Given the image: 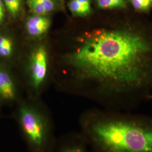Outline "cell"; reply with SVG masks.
I'll return each instance as SVG.
<instances>
[{
  "mask_svg": "<svg viewBox=\"0 0 152 152\" xmlns=\"http://www.w3.org/2000/svg\"><path fill=\"white\" fill-rule=\"evenodd\" d=\"M14 51L12 39L6 34H0V57L9 58Z\"/></svg>",
  "mask_w": 152,
  "mask_h": 152,
  "instance_id": "8",
  "label": "cell"
},
{
  "mask_svg": "<svg viewBox=\"0 0 152 152\" xmlns=\"http://www.w3.org/2000/svg\"><path fill=\"white\" fill-rule=\"evenodd\" d=\"M44 6L47 13L53 11L54 9L55 6L53 0H39Z\"/></svg>",
  "mask_w": 152,
  "mask_h": 152,
  "instance_id": "14",
  "label": "cell"
},
{
  "mask_svg": "<svg viewBox=\"0 0 152 152\" xmlns=\"http://www.w3.org/2000/svg\"><path fill=\"white\" fill-rule=\"evenodd\" d=\"M50 26L51 21L49 18L44 15H35L28 19L26 27L30 36L38 37L47 32Z\"/></svg>",
  "mask_w": 152,
  "mask_h": 152,
  "instance_id": "7",
  "label": "cell"
},
{
  "mask_svg": "<svg viewBox=\"0 0 152 152\" xmlns=\"http://www.w3.org/2000/svg\"><path fill=\"white\" fill-rule=\"evenodd\" d=\"M16 83L7 71L0 69V103L10 104L18 99Z\"/></svg>",
  "mask_w": 152,
  "mask_h": 152,
  "instance_id": "6",
  "label": "cell"
},
{
  "mask_svg": "<svg viewBox=\"0 0 152 152\" xmlns=\"http://www.w3.org/2000/svg\"><path fill=\"white\" fill-rule=\"evenodd\" d=\"M28 4L31 11L36 15H44L47 14L39 0H29Z\"/></svg>",
  "mask_w": 152,
  "mask_h": 152,
  "instance_id": "13",
  "label": "cell"
},
{
  "mask_svg": "<svg viewBox=\"0 0 152 152\" xmlns=\"http://www.w3.org/2000/svg\"><path fill=\"white\" fill-rule=\"evenodd\" d=\"M91 152H152V117L111 110H91L79 119Z\"/></svg>",
  "mask_w": 152,
  "mask_h": 152,
  "instance_id": "2",
  "label": "cell"
},
{
  "mask_svg": "<svg viewBox=\"0 0 152 152\" xmlns=\"http://www.w3.org/2000/svg\"><path fill=\"white\" fill-rule=\"evenodd\" d=\"M99 8L105 10H122L127 7L126 0H97Z\"/></svg>",
  "mask_w": 152,
  "mask_h": 152,
  "instance_id": "10",
  "label": "cell"
},
{
  "mask_svg": "<svg viewBox=\"0 0 152 152\" xmlns=\"http://www.w3.org/2000/svg\"><path fill=\"white\" fill-rule=\"evenodd\" d=\"M69 7L71 12L77 16H87L91 12V5L82 4L77 0H72L69 4Z\"/></svg>",
  "mask_w": 152,
  "mask_h": 152,
  "instance_id": "9",
  "label": "cell"
},
{
  "mask_svg": "<svg viewBox=\"0 0 152 152\" xmlns=\"http://www.w3.org/2000/svg\"><path fill=\"white\" fill-rule=\"evenodd\" d=\"M31 79L29 85L35 94L42 89L48 72V57L45 48L41 46L36 49L31 56Z\"/></svg>",
  "mask_w": 152,
  "mask_h": 152,
  "instance_id": "4",
  "label": "cell"
},
{
  "mask_svg": "<svg viewBox=\"0 0 152 152\" xmlns=\"http://www.w3.org/2000/svg\"><path fill=\"white\" fill-rule=\"evenodd\" d=\"M82 93L129 112L152 99V22L121 17L85 30L68 56Z\"/></svg>",
  "mask_w": 152,
  "mask_h": 152,
  "instance_id": "1",
  "label": "cell"
},
{
  "mask_svg": "<svg viewBox=\"0 0 152 152\" xmlns=\"http://www.w3.org/2000/svg\"><path fill=\"white\" fill-rule=\"evenodd\" d=\"M23 139L30 152H51L56 138L54 122L38 105L23 102L14 114Z\"/></svg>",
  "mask_w": 152,
  "mask_h": 152,
  "instance_id": "3",
  "label": "cell"
},
{
  "mask_svg": "<svg viewBox=\"0 0 152 152\" xmlns=\"http://www.w3.org/2000/svg\"><path fill=\"white\" fill-rule=\"evenodd\" d=\"M51 152H91L81 132H73L56 139Z\"/></svg>",
  "mask_w": 152,
  "mask_h": 152,
  "instance_id": "5",
  "label": "cell"
},
{
  "mask_svg": "<svg viewBox=\"0 0 152 152\" xmlns=\"http://www.w3.org/2000/svg\"><path fill=\"white\" fill-rule=\"evenodd\" d=\"M5 18V7L2 0H0V24L4 22Z\"/></svg>",
  "mask_w": 152,
  "mask_h": 152,
  "instance_id": "15",
  "label": "cell"
},
{
  "mask_svg": "<svg viewBox=\"0 0 152 152\" xmlns=\"http://www.w3.org/2000/svg\"><path fill=\"white\" fill-rule=\"evenodd\" d=\"M133 7L139 12H148L152 7V0H129Z\"/></svg>",
  "mask_w": 152,
  "mask_h": 152,
  "instance_id": "11",
  "label": "cell"
},
{
  "mask_svg": "<svg viewBox=\"0 0 152 152\" xmlns=\"http://www.w3.org/2000/svg\"><path fill=\"white\" fill-rule=\"evenodd\" d=\"M6 7L10 14L16 16L20 10L22 0H3Z\"/></svg>",
  "mask_w": 152,
  "mask_h": 152,
  "instance_id": "12",
  "label": "cell"
}]
</instances>
